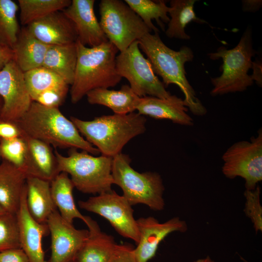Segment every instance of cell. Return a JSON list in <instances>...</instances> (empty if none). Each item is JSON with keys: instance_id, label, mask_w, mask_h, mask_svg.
Wrapping results in <instances>:
<instances>
[{"instance_id": "836d02e7", "label": "cell", "mask_w": 262, "mask_h": 262, "mask_svg": "<svg viewBox=\"0 0 262 262\" xmlns=\"http://www.w3.org/2000/svg\"><path fill=\"white\" fill-rule=\"evenodd\" d=\"M261 188L258 185L253 190H246V198L244 212L249 218L256 232L262 231V208L260 203Z\"/></svg>"}, {"instance_id": "e575fe53", "label": "cell", "mask_w": 262, "mask_h": 262, "mask_svg": "<svg viewBox=\"0 0 262 262\" xmlns=\"http://www.w3.org/2000/svg\"><path fill=\"white\" fill-rule=\"evenodd\" d=\"M23 135L24 133L17 122L0 118V139H9Z\"/></svg>"}, {"instance_id": "3957f363", "label": "cell", "mask_w": 262, "mask_h": 262, "mask_svg": "<svg viewBox=\"0 0 262 262\" xmlns=\"http://www.w3.org/2000/svg\"><path fill=\"white\" fill-rule=\"evenodd\" d=\"M76 45L77 63L70 89L71 101L74 104L89 91L113 87L122 79L116 69V57L119 51L110 41L88 47L77 40Z\"/></svg>"}, {"instance_id": "1f68e13d", "label": "cell", "mask_w": 262, "mask_h": 262, "mask_svg": "<svg viewBox=\"0 0 262 262\" xmlns=\"http://www.w3.org/2000/svg\"><path fill=\"white\" fill-rule=\"evenodd\" d=\"M0 157L27 174V145L24 134L17 138L0 139Z\"/></svg>"}, {"instance_id": "83f0119b", "label": "cell", "mask_w": 262, "mask_h": 262, "mask_svg": "<svg viewBox=\"0 0 262 262\" xmlns=\"http://www.w3.org/2000/svg\"><path fill=\"white\" fill-rule=\"evenodd\" d=\"M196 0H171L169 6L170 17L165 31L170 38L188 40L190 36L185 32L187 25L193 21L198 23L206 22L197 17L194 11Z\"/></svg>"}, {"instance_id": "5bb4252c", "label": "cell", "mask_w": 262, "mask_h": 262, "mask_svg": "<svg viewBox=\"0 0 262 262\" xmlns=\"http://www.w3.org/2000/svg\"><path fill=\"white\" fill-rule=\"evenodd\" d=\"M139 238L133 252L138 262H148L156 253L160 243L170 233L185 232L186 222L179 217L160 223L152 216L140 217L136 220Z\"/></svg>"}, {"instance_id": "cb8c5ba5", "label": "cell", "mask_w": 262, "mask_h": 262, "mask_svg": "<svg viewBox=\"0 0 262 262\" xmlns=\"http://www.w3.org/2000/svg\"><path fill=\"white\" fill-rule=\"evenodd\" d=\"M26 204L32 217L40 223H46L56 208L53 201L50 181L28 176L26 183Z\"/></svg>"}, {"instance_id": "603a6c76", "label": "cell", "mask_w": 262, "mask_h": 262, "mask_svg": "<svg viewBox=\"0 0 262 262\" xmlns=\"http://www.w3.org/2000/svg\"><path fill=\"white\" fill-rule=\"evenodd\" d=\"M49 47L24 27L12 48L13 59L24 72L41 67Z\"/></svg>"}, {"instance_id": "5b68a950", "label": "cell", "mask_w": 262, "mask_h": 262, "mask_svg": "<svg viewBox=\"0 0 262 262\" xmlns=\"http://www.w3.org/2000/svg\"><path fill=\"white\" fill-rule=\"evenodd\" d=\"M255 53L250 27L245 30L234 48L228 49L221 46L216 51L209 53L211 59L216 60L221 58L223 61L221 75L211 79L213 88L211 95L216 96L243 92L252 85L254 81L248 72L252 68V58Z\"/></svg>"}, {"instance_id": "6da1fadb", "label": "cell", "mask_w": 262, "mask_h": 262, "mask_svg": "<svg viewBox=\"0 0 262 262\" xmlns=\"http://www.w3.org/2000/svg\"><path fill=\"white\" fill-rule=\"evenodd\" d=\"M138 42L154 73L162 79L165 87L171 84L177 85L183 93L184 102L191 112L196 116L205 115L206 107L197 98L186 77L185 64L192 61L194 56L191 49L183 46L179 50H174L163 42L159 33H147Z\"/></svg>"}, {"instance_id": "277c9868", "label": "cell", "mask_w": 262, "mask_h": 262, "mask_svg": "<svg viewBox=\"0 0 262 262\" xmlns=\"http://www.w3.org/2000/svg\"><path fill=\"white\" fill-rule=\"evenodd\" d=\"M70 119L80 134L102 155L112 158L121 153L131 140L146 129L145 117L135 112L102 115L90 121L74 116Z\"/></svg>"}, {"instance_id": "e0dca14e", "label": "cell", "mask_w": 262, "mask_h": 262, "mask_svg": "<svg viewBox=\"0 0 262 262\" xmlns=\"http://www.w3.org/2000/svg\"><path fill=\"white\" fill-rule=\"evenodd\" d=\"M20 248L29 262H47L43 248V237L49 232L46 223H40L30 214L26 204V188L23 192L20 206L16 213Z\"/></svg>"}, {"instance_id": "f546056e", "label": "cell", "mask_w": 262, "mask_h": 262, "mask_svg": "<svg viewBox=\"0 0 262 262\" xmlns=\"http://www.w3.org/2000/svg\"><path fill=\"white\" fill-rule=\"evenodd\" d=\"M71 2L70 0H18L21 24L27 26L53 12L63 10Z\"/></svg>"}, {"instance_id": "d590c367", "label": "cell", "mask_w": 262, "mask_h": 262, "mask_svg": "<svg viewBox=\"0 0 262 262\" xmlns=\"http://www.w3.org/2000/svg\"><path fill=\"white\" fill-rule=\"evenodd\" d=\"M133 249V246L130 244L118 245L115 253L109 262H138Z\"/></svg>"}, {"instance_id": "30bf717a", "label": "cell", "mask_w": 262, "mask_h": 262, "mask_svg": "<svg viewBox=\"0 0 262 262\" xmlns=\"http://www.w3.org/2000/svg\"><path fill=\"white\" fill-rule=\"evenodd\" d=\"M222 171L226 177L244 179L246 190H253L262 180V130L250 141H241L229 147L222 156Z\"/></svg>"}, {"instance_id": "f35d334b", "label": "cell", "mask_w": 262, "mask_h": 262, "mask_svg": "<svg viewBox=\"0 0 262 262\" xmlns=\"http://www.w3.org/2000/svg\"><path fill=\"white\" fill-rule=\"evenodd\" d=\"M243 10L245 12H254L260 9L262 5L261 0H244L242 1Z\"/></svg>"}, {"instance_id": "d4e9b609", "label": "cell", "mask_w": 262, "mask_h": 262, "mask_svg": "<svg viewBox=\"0 0 262 262\" xmlns=\"http://www.w3.org/2000/svg\"><path fill=\"white\" fill-rule=\"evenodd\" d=\"M86 96L90 104L105 106L115 114L134 112L141 98L127 84L123 85L118 90L103 88L95 89L87 93Z\"/></svg>"}, {"instance_id": "ee69618b", "label": "cell", "mask_w": 262, "mask_h": 262, "mask_svg": "<svg viewBox=\"0 0 262 262\" xmlns=\"http://www.w3.org/2000/svg\"></svg>"}, {"instance_id": "8992f818", "label": "cell", "mask_w": 262, "mask_h": 262, "mask_svg": "<svg viewBox=\"0 0 262 262\" xmlns=\"http://www.w3.org/2000/svg\"><path fill=\"white\" fill-rule=\"evenodd\" d=\"M54 153L59 172L67 173L74 187L80 192L99 194L112 190V158L102 155L95 157L76 148L70 149L67 156L56 150Z\"/></svg>"}, {"instance_id": "7402d4cb", "label": "cell", "mask_w": 262, "mask_h": 262, "mask_svg": "<svg viewBox=\"0 0 262 262\" xmlns=\"http://www.w3.org/2000/svg\"><path fill=\"white\" fill-rule=\"evenodd\" d=\"M28 176L10 163H0V204L7 213L16 214Z\"/></svg>"}, {"instance_id": "d6986e66", "label": "cell", "mask_w": 262, "mask_h": 262, "mask_svg": "<svg viewBox=\"0 0 262 262\" xmlns=\"http://www.w3.org/2000/svg\"><path fill=\"white\" fill-rule=\"evenodd\" d=\"M138 113L157 119H168L174 123L185 126L194 125L193 118L188 114V109L183 99L176 95L161 98L146 96L140 98L136 108Z\"/></svg>"}, {"instance_id": "60d3db41", "label": "cell", "mask_w": 262, "mask_h": 262, "mask_svg": "<svg viewBox=\"0 0 262 262\" xmlns=\"http://www.w3.org/2000/svg\"><path fill=\"white\" fill-rule=\"evenodd\" d=\"M193 262H216L212 260L209 256H207L204 258L197 259Z\"/></svg>"}, {"instance_id": "74e56055", "label": "cell", "mask_w": 262, "mask_h": 262, "mask_svg": "<svg viewBox=\"0 0 262 262\" xmlns=\"http://www.w3.org/2000/svg\"><path fill=\"white\" fill-rule=\"evenodd\" d=\"M13 58L12 49L0 43V71Z\"/></svg>"}, {"instance_id": "7a4b0ae2", "label": "cell", "mask_w": 262, "mask_h": 262, "mask_svg": "<svg viewBox=\"0 0 262 262\" xmlns=\"http://www.w3.org/2000/svg\"><path fill=\"white\" fill-rule=\"evenodd\" d=\"M17 123L24 135L55 147L79 149L93 155L99 153L59 108L47 107L33 101Z\"/></svg>"}, {"instance_id": "ffe728a7", "label": "cell", "mask_w": 262, "mask_h": 262, "mask_svg": "<svg viewBox=\"0 0 262 262\" xmlns=\"http://www.w3.org/2000/svg\"><path fill=\"white\" fill-rule=\"evenodd\" d=\"M85 224L88 228V236L74 262H109L119 244L113 236L102 231L97 223L89 216Z\"/></svg>"}, {"instance_id": "ba28073f", "label": "cell", "mask_w": 262, "mask_h": 262, "mask_svg": "<svg viewBox=\"0 0 262 262\" xmlns=\"http://www.w3.org/2000/svg\"><path fill=\"white\" fill-rule=\"evenodd\" d=\"M99 11L101 28L119 52L151 32L124 1L102 0Z\"/></svg>"}, {"instance_id": "ac0fdd59", "label": "cell", "mask_w": 262, "mask_h": 262, "mask_svg": "<svg viewBox=\"0 0 262 262\" xmlns=\"http://www.w3.org/2000/svg\"><path fill=\"white\" fill-rule=\"evenodd\" d=\"M26 27L36 38L49 46L68 44L77 40L73 23L62 11L53 12Z\"/></svg>"}, {"instance_id": "8d00e7d4", "label": "cell", "mask_w": 262, "mask_h": 262, "mask_svg": "<svg viewBox=\"0 0 262 262\" xmlns=\"http://www.w3.org/2000/svg\"><path fill=\"white\" fill-rule=\"evenodd\" d=\"M0 262H29L21 248L8 249L0 252Z\"/></svg>"}, {"instance_id": "2e32d148", "label": "cell", "mask_w": 262, "mask_h": 262, "mask_svg": "<svg viewBox=\"0 0 262 262\" xmlns=\"http://www.w3.org/2000/svg\"><path fill=\"white\" fill-rule=\"evenodd\" d=\"M94 0H72L62 10L73 23L77 41L88 47H94L108 40L94 12Z\"/></svg>"}, {"instance_id": "52a82bcc", "label": "cell", "mask_w": 262, "mask_h": 262, "mask_svg": "<svg viewBox=\"0 0 262 262\" xmlns=\"http://www.w3.org/2000/svg\"><path fill=\"white\" fill-rule=\"evenodd\" d=\"M129 155L122 152L113 158L112 175L122 196L131 205L144 204L155 211L164 209V187L161 175L155 172L140 173L131 166Z\"/></svg>"}, {"instance_id": "4dcf8cb0", "label": "cell", "mask_w": 262, "mask_h": 262, "mask_svg": "<svg viewBox=\"0 0 262 262\" xmlns=\"http://www.w3.org/2000/svg\"><path fill=\"white\" fill-rule=\"evenodd\" d=\"M18 5L12 0H0V43L11 49L20 31L16 18Z\"/></svg>"}, {"instance_id": "9a60e30c", "label": "cell", "mask_w": 262, "mask_h": 262, "mask_svg": "<svg viewBox=\"0 0 262 262\" xmlns=\"http://www.w3.org/2000/svg\"><path fill=\"white\" fill-rule=\"evenodd\" d=\"M25 82L33 101L59 108L69 90V85L50 70L40 67L24 72Z\"/></svg>"}, {"instance_id": "7bdbcfd3", "label": "cell", "mask_w": 262, "mask_h": 262, "mask_svg": "<svg viewBox=\"0 0 262 262\" xmlns=\"http://www.w3.org/2000/svg\"><path fill=\"white\" fill-rule=\"evenodd\" d=\"M6 213L4 208L0 204V216Z\"/></svg>"}, {"instance_id": "b9f144b4", "label": "cell", "mask_w": 262, "mask_h": 262, "mask_svg": "<svg viewBox=\"0 0 262 262\" xmlns=\"http://www.w3.org/2000/svg\"><path fill=\"white\" fill-rule=\"evenodd\" d=\"M3 107V100L1 96L0 95V115L2 111Z\"/></svg>"}, {"instance_id": "d6a6232c", "label": "cell", "mask_w": 262, "mask_h": 262, "mask_svg": "<svg viewBox=\"0 0 262 262\" xmlns=\"http://www.w3.org/2000/svg\"><path fill=\"white\" fill-rule=\"evenodd\" d=\"M20 248L16 214L5 213L0 216V252Z\"/></svg>"}, {"instance_id": "4316f807", "label": "cell", "mask_w": 262, "mask_h": 262, "mask_svg": "<svg viewBox=\"0 0 262 262\" xmlns=\"http://www.w3.org/2000/svg\"><path fill=\"white\" fill-rule=\"evenodd\" d=\"M76 42L49 46L42 66L58 75L69 85L74 78L77 63Z\"/></svg>"}, {"instance_id": "4fadbf2b", "label": "cell", "mask_w": 262, "mask_h": 262, "mask_svg": "<svg viewBox=\"0 0 262 262\" xmlns=\"http://www.w3.org/2000/svg\"><path fill=\"white\" fill-rule=\"evenodd\" d=\"M46 224L51 237V254L47 262H74L88 236V230L76 229L57 210L49 215Z\"/></svg>"}, {"instance_id": "7c38bea8", "label": "cell", "mask_w": 262, "mask_h": 262, "mask_svg": "<svg viewBox=\"0 0 262 262\" xmlns=\"http://www.w3.org/2000/svg\"><path fill=\"white\" fill-rule=\"evenodd\" d=\"M0 95L3 107L0 118L17 122L29 109L33 100L24 72L11 60L0 71Z\"/></svg>"}, {"instance_id": "9c48e42d", "label": "cell", "mask_w": 262, "mask_h": 262, "mask_svg": "<svg viewBox=\"0 0 262 262\" xmlns=\"http://www.w3.org/2000/svg\"><path fill=\"white\" fill-rule=\"evenodd\" d=\"M116 69L118 74L128 80L131 88L140 98H165L171 95L154 73L148 60L141 53L138 41L116 56Z\"/></svg>"}, {"instance_id": "8fae6325", "label": "cell", "mask_w": 262, "mask_h": 262, "mask_svg": "<svg viewBox=\"0 0 262 262\" xmlns=\"http://www.w3.org/2000/svg\"><path fill=\"white\" fill-rule=\"evenodd\" d=\"M78 205L80 208L105 218L119 234L138 243L139 233L133 210L122 195L112 190L79 200Z\"/></svg>"}, {"instance_id": "484cf974", "label": "cell", "mask_w": 262, "mask_h": 262, "mask_svg": "<svg viewBox=\"0 0 262 262\" xmlns=\"http://www.w3.org/2000/svg\"><path fill=\"white\" fill-rule=\"evenodd\" d=\"M50 184L53 201L62 217L72 224L75 218L80 219L85 223L87 216L82 215L75 204L73 194L74 186L69 175L65 172H60Z\"/></svg>"}, {"instance_id": "ab89813d", "label": "cell", "mask_w": 262, "mask_h": 262, "mask_svg": "<svg viewBox=\"0 0 262 262\" xmlns=\"http://www.w3.org/2000/svg\"><path fill=\"white\" fill-rule=\"evenodd\" d=\"M252 68L253 69V72L252 75H250L253 81H255L256 83L259 86H262V63L260 61H255L253 62Z\"/></svg>"}, {"instance_id": "44dd1931", "label": "cell", "mask_w": 262, "mask_h": 262, "mask_svg": "<svg viewBox=\"0 0 262 262\" xmlns=\"http://www.w3.org/2000/svg\"><path fill=\"white\" fill-rule=\"evenodd\" d=\"M27 145L26 162L28 176L49 181L59 173L57 159L51 146L24 135Z\"/></svg>"}, {"instance_id": "f1b7e54d", "label": "cell", "mask_w": 262, "mask_h": 262, "mask_svg": "<svg viewBox=\"0 0 262 262\" xmlns=\"http://www.w3.org/2000/svg\"><path fill=\"white\" fill-rule=\"evenodd\" d=\"M124 2L141 18L151 32H159L152 22L153 19L164 31V23H168L170 20L167 15L169 8L164 1L125 0Z\"/></svg>"}]
</instances>
